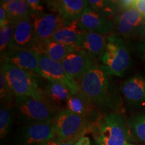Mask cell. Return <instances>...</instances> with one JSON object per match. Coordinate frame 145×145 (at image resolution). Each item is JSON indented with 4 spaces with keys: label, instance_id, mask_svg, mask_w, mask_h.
Wrapping results in <instances>:
<instances>
[{
    "label": "cell",
    "instance_id": "484cf974",
    "mask_svg": "<svg viewBox=\"0 0 145 145\" xmlns=\"http://www.w3.org/2000/svg\"><path fill=\"white\" fill-rule=\"evenodd\" d=\"M18 21L9 20V23L3 28L0 29V51L2 54L8 50L12 37L14 27Z\"/></svg>",
    "mask_w": 145,
    "mask_h": 145
},
{
    "label": "cell",
    "instance_id": "8fae6325",
    "mask_svg": "<svg viewBox=\"0 0 145 145\" xmlns=\"http://www.w3.org/2000/svg\"><path fill=\"white\" fill-rule=\"evenodd\" d=\"M39 63L45 79H52L65 85L69 88L71 93L80 90L79 84L65 71L61 63L52 61L43 54H39Z\"/></svg>",
    "mask_w": 145,
    "mask_h": 145
},
{
    "label": "cell",
    "instance_id": "ac0fdd59",
    "mask_svg": "<svg viewBox=\"0 0 145 145\" xmlns=\"http://www.w3.org/2000/svg\"><path fill=\"white\" fill-rule=\"evenodd\" d=\"M46 79V84L42 91L47 102L57 110L64 104H67L71 91L68 87L63 83L52 79Z\"/></svg>",
    "mask_w": 145,
    "mask_h": 145
},
{
    "label": "cell",
    "instance_id": "cb8c5ba5",
    "mask_svg": "<svg viewBox=\"0 0 145 145\" xmlns=\"http://www.w3.org/2000/svg\"><path fill=\"white\" fill-rule=\"evenodd\" d=\"M128 124L130 136L145 142V112L132 118Z\"/></svg>",
    "mask_w": 145,
    "mask_h": 145
},
{
    "label": "cell",
    "instance_id": "f1b7e54d",
    "mask_svg": "<svg viewBox=\"0 0 145 145\" xmlns=\"http://www.w3.org/2000/svg\"><path fill=\"white\" fill-rule=\"evenodd\" d=\"M79 139V138H78L67 140H58L56 139H52V140L44 143L42 145H75Z\"/></svg>",
    "mask_w": 145,
    "mask_h": 145
},
{
    "label": "cell",
    "instance_id": "7402d4cb",
    "mask_svg": "<svg viewBox=\"0 0 145 145\" xmlns=\"http://www.w3.org/2000/svg\"><path fill=\"white\" fill-rule=\"evenodd\" d=\"M1 6L6 12L9 20L19 21L34 16L28 3L24 0L1 1Z\"/></svg>",
    "mask_w": 145,
    "mask_h": 145
},
{
    "label": "cell",
    "instance_id": "6da1fadb",
    "mask_svg": "<svg viewBox=\"0 0 145 145\" xmlns=\"http://www.w3.org/2000/svg\"><path fill=\"white\" fill-rule=\"evenodd\" d=\"M79 89L97 107L101 114L117 108L112 75L101 64L94 65L79 82Z\"/></svg>",
    "mask_w": 145,
    "mask_h": 145
},
{
    "label": "cell",
    "instance_id": "44dd1931",
    "mask_svg": "<svg viewBox=\"0 0 145 145\" xmlns=\"http://www.w3.org/2000/svg\"><path fill=\"white\" fill-rule=\"evenodd\" d=\"M83 32L79 26V21H77L59 28L50 40L80 48Z\"/></svg>",
    "mask_w": 145,
    "mask_h": 145
},
{
    "label": "cell",
    "instance_id": "ba28073f",
    "mask_svg": "<svg viewBox=\"0 0 145 145\" xmlns=\"http://www.w3.org/2000/svg\"><path fill=\"white\" fill-rule=\"evenodd\" d=\"M55 137L53 123H36L22 127L16 137L19 145H42Z\"/></svg>",
    "mask_w": 145,
    "mask_h": 145
},
{
    "label": "cell",
    "instance_id": "277c9868",
    "mask_svg": "<svg viewBox=\"0 0 145 145\" xmlns=\"http://www.w3.org/2000/svg\"><path fill=\"white\" fill-rule=\"evenodd\" d=\"M53 126L55 137L58 140H67L72 138H80L86 134L91 133L93 122L86 118L74 114L67 109L59 111L54 116Z\"/></svg>",
    "mask_w": 145,
    "mask_h": 145
},
{
    "label": "cell",
    "instance_id": "603a6c76",
    "mask_svg": "<svg viewBox=\"0 0 145 145\" xmlns=\"http://www.w3.org/2000/svg\"><path fill=\"white\" fill-rule=\"evenodd\" d=\"M88 8L105 18L116 16L119 12L116 1L107 0H88Z\"/></svg>",
    "mask_w": 145,
    "mask_h": 145
},
{
    "label": "cell",
    "instance_id": "7a4b0ae2",
    "mask_svg": "<svg viewBox=\"0 0 145 145\" xmlns=\"http://www.w3.org/2000/svg\"><path fill=\"white\" fill-rule=\"evenodd\" d=\"M96 145H126L130 140L128 124L119 112L101 114L91 129Z\"/></svg>",
    "mask_w": 145,
    "mask_h": 145
},
{
    "label": "cell",
    "instance_id": "836d02e7",
    "mask_svg": "<svg viewBox=\"0 0 145 145\" xmlns=\"http://www.w3.org/2000/svg\"><path fill=\"white\" fill-rule=\"evenodd\" d=\"M126 145H135V144H130V143H127Z\"/></svg>",
    "mask_w": 145,
    "mask_h": 145
},
{
    "label": "cell",
    "instance_id": "83f0119b",
    "mask_svg": "<svg viewBox=\"0 0 145 145\" xmlns=\"http://www.w3.org/2000/svg\"><path fill=\"white\" fill-rule=\"evenodd\" d=\"M26 2L28 3L29 7L34 13V15L36 14H40L44 12H43L44 9H43V7L42 6L41 2L39 0H27Z\"/></svg>",
    "mask_w": 145,
    "mask_h": 145
},
{
    "label": "cell",
    "instance_id": "2e32d148",
    "mask_svg": "<svg viewBox=\"0 0 145 145\" xmlns=\"http://www.w3.org/2000/svg\"><path fill=\"white\" fill-rule=\"evenodd\" d=\"M66 109L72 113L86 118L93 123L101 114L93 103L81 90L71 94L67 101Z\"/></svg>",
    "mask_w": 145,
    "mask_h": 145
},
{
    "label": "cell",
    "instance_id": "f546056e",
    "mask_svg": "<svg viewBox=\"0 0 145 145\" xmlns=\"http://www.w3.org/2000/svg\"><path fill=\"white\" fill-rule=\"evenodd\" d=\"M133 8H135L145 20V0H134Z\"/></svg>",
    "mask_w": 145,
    "mask_h": 145
},
{
    "label": "cell",
    "instance_id": "30bf717a",
    "mask_svg": "<svg viewBox=\"0 0 145 145\" xmlns=\"http://www.w3.org/2000/svg\"><path fill=\"white\" fill-rule=\"evenodd\" d=\"M96 63H97L89 54L81 48L71 52L61 62L65 71L78 84L85 74Z\"/></svg>",
    "mask_w": 145,
    "mask_h": 145
},
{
    "label": "cell",
    "instance_id": "3957f363",
    "mask_svg": "<svg viewBox=\"0 0 145 145\" xmlns=\"http://www.w3.org/2000/svg\"><path fill=\"white\" fill-rule=\"evenodd\" d=\"M1 69L14 97L26 96L46 101L42 91L31 72L3 61H1Z\"/></svg>",
    "mask_w": 145,
    "mask_h": 145
},
{
    "label": "cell",
    "instance_id": "d6986e66",
    "mask_svg": "<svg viewBox=\"0 0 145 145\" xmlns=\"http://www.w3.org/2000/svg\"><path fill=\"white\" fill-rule=\"evenodd\" d=\"M108 36L83 32L80 48L89 54L96 63L101 61L107 46Z\"/></svg>",
    "mask_w": 145,
    "mask_h": 145
},
{
    "label": "cell",
    "instance_id": "9c48e42d",
    "mask_svg": "<svg viewBox=\"0 0 145 145\" xmlns=\"http://www.w3.org/2000/svg\"><path fill=\"white\" fill-rule=\"evenodd\" d=\"M34 34L37 45L50 41L55 32L65 26L59 14L55 13H40L32 16Z\"/></svg>",
    "mask_w": 145,
    "mask_h": 145
},
{
    "label": "cell",
    "instance_id": "9a60e30c",
    "mask_svg": "<svg viewBox=\"0 0 145 145\" xmlns=\"http://www.w3.org/2000/svg\"><path fill=\"white\" fill-rule=\"evenodd\" d=\"M79 26L83 31L104 36L110 35L114 31L113 20L99 15L88 7L79 20Z\"/></svg>",
    "mask_w": 145,
    "mask_h": 145
},
{
    "label": "cell",
    "instance_id": "5bb4252c",
    "mask_svg": "<svg viewBox=\"0 0 145 145\" xmlns=\"http://www.w3.org/2000/svg\"><path fill=\"white\" fill-rule=\"evenodd\" d=\"M48 8L52 13L59 14L65 25L79 21L88 7V1L85 0H62L47 1Z\"/></svg>",
    "mask_w": 145,
    "mask_h": 145
},
{
    "label": "cell",
    "instance_id": "d6a6232c",
    "mask_svg": "<svg viewBox=\"0 0 145 145\" xmlns=\"http://www.w3.org/2000/svg\"><path fill=\"white\" fill-rule=\"evenodd\" d=\"M75 145H91L89 138L88 137H82L77 141Z\"/></svg>",
    "mask_w": 145,
    "mask_h": 145
},
{
    "label": "cell",
    "instance_id": "1f68e13d",
    "mask_svg": "<svg viewBox=\"0 0 145 145\" xmlns=\"http://www.w3.org/2000/svg\"><path fill=\"white\" fill-rule=\"evenodd\" d=\"M138 50L140 58L145 62V39L138 44Z\"/></svg>",
    "mask_w": 145,
    "mask_h": 145
},
{
    "label": "cell",
    "instance_id": "d4e9b609",
    "mask_svg": "<svg viewBox=\"0 0 145 145\" xmlns=\"http://www.w3.org/2000/svg\"><path fill=\"white\" fill-rule=\"evenodd\" d=\"M13 120V110L10 106H1L0 110V137L3 138L10 132Z\"/></svg>",
    "mask_w": 145,
    "mask_h": 145
},
{
    "label": "cell",
    "instance_id": "5b68a950",
    "mask_svg": "<svg viewBox=\"0 0 145 145\" xmlns=\"http://www.w3.org/2000/svg\"><path fill=\"white\" fill-rule=\"evenodd\" d=\"M101 65L112 76L122 77L129 67L130 56L121 36L112 32L107 38V46Z\"/></svg>",
    "mask_w": 145,
    "mask_h": 145
},
{
    "label": "cell",
    "instance_id": "ffe728a7",
    "mask_svg": "<svg viewBox=\"0 0 145 145\" xmlns=\"http://www.w3.org/2000/svg\"><path fill=\"white\" fill-rule=\"evenodd\" d=\"M78 49H80V48L50 40L38 45L34 50L39 54H44L52 61L61 63L69 54Z\"/></svg>",
    "mask_w": 145,
    "mask_h": 145
},
{
    "label": "cell",
    "instance_id": "4fadbf2b",
    "mask_svg": "<svg viewBox=\"0 0 145 145\" xmlns=\"http://www.w3.org/2000/svg\"><path fill=\"white\" fill-rule=\"evenodd\" d=\"M1 57L3 59V62L10 63L18 67L45 79L44 74L39 67V53L35 50H8L1 54Z\"/></svg>",
    "mask_w": 145,
    "mask_h": 145
},
{
    "label": "cell",
    "instance_id": "e0dca14e",
    "mask_svg": "<svg viewBox=\"0 0 145 145\" xmlns=\"http://www.w3.org/2000/svg\"><path fill=\"white\" fill-rule=\"evenodd\" d=\"M121 91L125 100L131 105L143 104L145 103V77L136 75L122 83Z\"/></svg>",
    "mask_w": 145,
    "mask_h": 145
},
{
    "label": "cell",
    "instance_id": "4316f807",
    "mask_svg": "<svg viewBox=\"0 0 145 145\" xmlns=\"http://www.w3.org/2000/svg\"><path fill=\"white\" fill-rule=\"evenodd\" d=\"M14 95L9 86L8 81L3 74L2 70L0 69V97L1 101L7 106L11 105L14 99Z\"/></svg>",
    "mask_w": 145,
    "mask_h": 145
},
{
    "label": "cell",
    "instance_id": "52a82bcc",
    "mask_svg": "<svg viewBox=\"0 0 145 145\" xmlns=\"http://www.w3.org/2000/svg\"><path fill=\"white\" fill-rule=\"evenodd\" d=\"M113 22L114 33L122 39L145 36V20L135 8L120 11Z\"/></svg>",
    "mask_w": 145,
    "mask_h": 145
},
{
    "label": "cell",
    "instance_id": "4dcf8cb0",
    "mask_svg": "<svg viewBox=\"0 0 145 145\" xmlns=\"http://www.w3.org/2000/svg\"><path fill=\"white\" fill-rule=\"evenodd\" d=\"M9 23V18L5 10L0 6V29L3 28Z\"/></svg>",
    "mask_w": 145,
    "mask_h": 145
},
{
    "label": "cell",
    "instance_id": "8992f818",
    "mask_svg": "<svg viewBox=\"0 0 145 145\" xmlns=\"http://www.w3.org/2000/svg\"><path fill=\"white\" fill-rule=\"evenodd\" d=\"M14 101L18 117L26 124L51 122L58 112L46 101L33 97H16Z\"/></svg>",
    "mask_w": 145,
    "mask_h": 145
},
{
    "label": "cell",
    "instance_id": "7c38bea8",
    "mask_svg": "<svg viewBox=\"0 0 145 145\" xmlns=\"http://www.w3.org/2000/svg\"><path fill=\"white\" fill-rule=\"evenodd\" d=\"M36 45L32 18H28L18 21L14 27L13 37L8 50H34Z\"/></svg>",
    "mask_w": 145,
    "mask_h": 145
}]
</instances>
